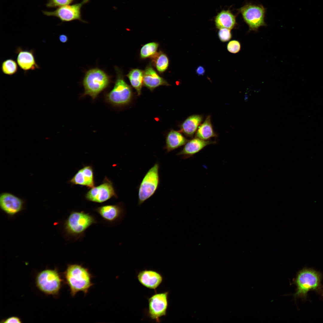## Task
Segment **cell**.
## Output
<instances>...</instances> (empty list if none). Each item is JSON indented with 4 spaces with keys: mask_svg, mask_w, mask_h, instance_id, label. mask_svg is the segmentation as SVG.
I'll use <instances>...</instances> for the list:
<instances>
[{
    "mask_svg": "<svg viewBox=\"0 0 323 323\" xmlns=\"http://www.w3.org/2000/svg\"><path fill=\"white\" fill-rule=\"evenodd\" d=\"M63 274L72 297L80 292L86 294L93 285L92 275L88 268L81 265L68 264Z\"/></svg>",
    "mask_w": 323,
    "mask_h": 323,
    "instance_id": "6da1fadb",
    "label": "cell"
},
{
    "mask_svg": "<svg viewBox=\"0 0 323 323\" xmlns=\"http://www.w3.org/2000/svg\"><path fill=\"white\" fill-rule=\"evenodd\" d=\"M322 278V273L313 269L304 268L299 271L293 281L296 287L295 292L293 294L294 298L305 300L310 291L319 293L322 287L321 284Z\"/></svg>",
    "mask_w": 323,
    "mask_h": 323,
    "instance_id": "7a4b0ae2",
    "label": "cell"
},
{
    "mask_svg": "<svg viewBox=\"0 0 323 323\" xmlns=\"http://www.w3.org/2000/svg\"><path fill=\"white\" fill-rule=\"evenodd\" d=\"M110 78L103 70L98 68L91 69L86 72L83 81V95H89L94 99L109 85Z\"/></svg>",
    "mask_w": 323,
    "mask_h": 323,
    "instance_id": "3957f363",
    "label": "cell"
},
{
    "mask_svg": "<svg viewBox=\"0 0 323 323\" xmlns=\"http://www.w3.org/2000/svg\"><path fill=\"white\" fill-rule=\"evenodd\" d=\"M97 222L95 218L89 213L73 211L65 221V231L68 235L78 238L83 235L89 227Z\"/></svg>",
    "mask_w": 323,
    "mask_h": 323,
    "instance_id": "277c9868",
    "label": "cell"
},
{
    "mask_svg": "<svg viewBox=\"0 0 323 323\" xmlns=\"http://www.w3.org/2000/svg\"><path fill=\"white\" fill-rule=\"evenodd\" d=\"M63 280L56 269H47L37 275L35 283L39 290L47 295H57L62 287Z\"/></svg>",
    "mask_w": 323,
    "mask_h": 323,
    "instance_id": "5b68a950",
    "label": "cell"
},
{
    "mask_svg": "<svg viewBox=\"0 0 323 323\" xmlns=\"http://www.w3.org/2000/svg\"><path fill=\"white\" fill-rule=\"evenodd\" d=\"M117 76L113 89L106 95L110 103L116 106L126 105L131 100L132 92L131 87L125 81L121 72L117 69Z\"/></svg>",
    "mask_w": 323,
    "mask_h": 323,
    "instance_id": "8992f818",
    "label": "cell"
},
{
    "mask_svg": "<svg viewBox=\"0 0 323 323\" xmlns=\"http://www.w3.org/2000/svg\"><path fill=\"white\" fill-rule=\"evenodd\" d=\"M159 164L155 163L143 179L138 188V205L153 196L157 189L159 182Z\"/></svg>",
    "mask_w": 323,
    "mask_h": 323,
    "instance_id": "52a82bcc",
    "label": "cell"
},
{
    "mask_svg": "<svg viewBox=\"0 0 323 323\" xmlns=\"http://www.w3.org/2000/svg\"><path fill=\"white\" fill-rule=\"evenodd\" d=\"M238 10L248 25L249 31H257L260 27L266 25L264 21L266 10L262 5L247 3Z\"/></svg>",
    "mask_w": 323,
    "mask_h": 323,
    "instance_id": "ba28073f",
    "label": "cell"
},
{
    "mask_svg": "<svg viewBox=\"0 0 323 323\" xmlns=\"http://www.w3.org/2000/svg\"><path fill=\"white\" fill-rule=\"evenodd\" d=\"M90 0H83L80 3L67 5L57 8L53 11H43V14L48 16L55 17L62 22H70L78 20L86 22L82 18L81 9L83 6Z\"/></svg>",
    "mask_w": 323,
    "mask_h": 323,
    "instance_id": "9c48e42d",
    "label": "cell"
},
{
    "mask_svg": "<svg viewBox=\"0 0 323 323\" xmlns=\"http://www.w3.org/2000/svg\"><path fill=\"white\" fill-rule=\"evenodd\" d=\"M168 294V292L156 293L148 299V315L157 322H160V318L166 315Z\"/></svg>",
    "mask_w": 323,
    "mask_h": 323,
    "instance_id": "30bf717a",
    "label": "cell"
},
{
    "mask_svg": "<svg viewBox=\"0 0 323 323\" xmlns=\"http://www.w3.org/2000/svg\"><path fill=\"white\" fill-rule=\"evenodd\" d=\"M85 197L89 201L102 203L112 197H118L112 183L106 179L100 185L91 188L86 193Z\"/></svg>",
    "mask_w": 323,
    "mask_h": 323,
    "instance_id": "8fae6325",
    "label": "cell"
},
{
    "mask_svg": "<svg viewBox=\"0 0 323 323\" xmlns=\"http://www.w3.org/2000/svg\"><path fill=\"white\" fill-rule=\"evenodd\" d=\"M23 206V201L12 194L4 192L0 195V207L9 215H13L19 212L22 209Z\"/></svg>",
    "mask_w": 323,
    "mask_h": 323,
    "instance_id": "7c38bea8",
    "label": "cell"
},
{
    "mask_svg": "<svg viewBox=\"0 0 323 323\" xmlns=\"http://www.w3.org/2000/svg\"><path fill=\"white\" fill-rule=\"evenodd\" d=\"M16 53L17 54L16 61L18 65L24 72L40 68L36 62L33 50H24L18 47Z\"/></svg>",
    "mask_w": 323,
    "mask_h": 323,
    "instance_id": "4fadbf2b",
    "label": "cell"
},
{
    "mask_svg": "<svg viewBox=\"0 0 323 323\" xmlns=\"http://www.w3.org/2000/svg\"><path fill=\"white\" fill-rule=\"evenodd\" d=\"M95 211L103 220L110 223L121 220L125 213L124 209L120 204L103 205L96 208Z\"/></svg>",
    "mask_w": 323,
    "mask_h": 323,
    "instance_id": "5bb4252c",
    "label": "cell"
},
{
    "mask_svg": "<svg viewBox=\"0 0 323 323\" xmlns=\"http://www.w3.org/2000/svg\"><path fill=\"white\" fill-rule=\"evenodd\" d=\"M137 278L142 285L151 289L157 288L163 280L162 276L158 272L147 269L140 271L137 275Z\"/></svg>",
    "mask_w": 323,
    "mask_h": 323,
    "instance_id": "9a60e30c",
    "label": "cell"
},
{
    "mask_svg": "<svg viewBox=\"0 0 323 323\" xmlns=\"http://www.w3.org/2000/svg\"><path fill=\"white\" fill-rule=\"evenodd\" d=\"M216 143L215 141L204 140L195 137L188 140L183 149L177 155L182 156L184 159L188 158L197 153L207 146Z\"/></svg>",
    "mask_w": 323,
    "mask_h": 323,
    "instance_id": "2e32d148",
    "label": "cell"
},
{
    "mask_svg": "<svg viewBox=\"0 0 323 323\" xmlns=\"http://www.w3.org/2000/svg\"><path fill=\"white\" fill-rule=\"evenodd\" d=\"M143 83V85L151 91L161 86L170 85L157 74L150 65L147 66L144 71Z\"/></svg>",
    "mask_w": 323,
    "mask_h": 323,
    "instance_id": "e0dca14e",
    "label": "cell"
},
{
    "mask_svg": "<svg viewBox=\"0 0 323 323\" xmlns=\"http://www.w3.org/2000/svg\"><path fill=\"white\" fill-rule=\"evenodd\" d=\"M69 182L72 184L85 186L90 188L94 187V173L92 167L86 166L79 170Z\"/></svg>",
    "mask_w": 323,
    "mask_h": 323,
    "instance_id": "ac0fdd59",
    "label": "cell"
},
{
    "mask_svg": "<svg viewBox=\"0 0 323 323\" xmlns=\"http://www.w3.org/2000/svg\"><path fill=\"white\" fill-rule=\"evenodd\" d=\"M202 120L203 116L202 115H191L180 125L179 131L187 136L192 138Z\"/></svg>",
    "mask_w": 323,
    "mask_h": 323,
    "instance_id": "d6986e66",
    "label": "cell"
},
{
    "mask_svg": "<svg viewBox=\"0 0 323 323\" xmlns=\"http://www.w3.org/2000/svg\"><path fill=\"white\" fill-rule=\"evenodd\" d=\"M216 27L219 29L227 28L230 30L237 25L236 16L229 10H223L218 13L214 18Z\"/></svg>",
    "mask_w": 323,
    "mask_h": 323,
    "instance_id": "ffe728a7",
    "label": "cell"
},
{
    "mask_svg": "<svg viewBox=\"0 0 323 323\" xmlns=\"http://www.w3.org/2000/svg\"><path fill=\"white\" fill-rule=\"evenodd\" d=\"M188 141L179 131L171 130L166 136L164 148L168 153L185 145Z\"/></svg>",
    "mask_w": 323,
    "mask_h": 323,
    "instance_id": "44dd1931",
    "label": "cell"
},
{
    "mask_svg": "<svg viewBox=\"0 0 323 323\" xmlns=\"http://www.w3.org/2000/svg\"><path fill=\"white\" fill-rule=\"evenodd\" d=\"M195 136V137L204 140H208L217 136L213 128L210 115L208 116L203 123L199 126Z\"/></svg>",
    "mask_w": 323,
    "mask_h": 323,
    "instance_id": "7402d4cb",
    "label": "cell"
},
{
    "mask_svg": "<svg viewBox=\"0 0 323 323\" xmlns=\"http://www.w3.org/2000/svg\"><path fill=\"white\" fill-rule=\"evenodd\" d=\"M126 76L129 78L132 86L135 89L138 95H140L143 85L144 71L138 69H133Z\"/></svg>",
    "mask_w": 323,
    "mask_h": 323,
    "instance_id": "603a6c76",
    "label": "cell"
},
{
    "mask_svg": "<svg viewBox=\"0 0 323 323\" xmlns=\"http://www.w3.org/2000/svg\"><path fill=\"white\" fill-rule=\"evenodd\" d=\"M153 63L159 73H163L168 68L169 61L166 54L161 51L157 52L151 57Z\"/></svg>",
    "mask_w": 323,
    "mask_h": 323,
    "instance_id": "cb8c5ba5",
    "label": "cell"
},
{
    "mask_svg": "<svg viewBox=\"0 0 323 323\" xmlns=\"http://www.w3.org/2000/svg\"><path fill=\"white\" fill-rule=\"evenodd\" d=\"M18 64L12 59H8L4 61L1 65V70L4 74L12 75L16 73L18 71Z\"/></svg>",
    "mask_w": 323,
    "mask_h": 323,
    "instance_id": "d4e9b609",
    "label": "cell"
},
{
    "mask_svg": "<svg viewBox=\"0 0 323 323\" xmlns=\"http://www.w3.org/2000/svg\"><path fill=\"white\" fill-rule=\"evenodd\" d=\"M159 44L156 42H151L144 45L141 48L140 55L141 58L145 59L151 57L157 52Z\"/></svg>",
    "mask_w": 323,
    "mask_h": 323,
    "instance_id": "484cf974",
    "label": "cell"
},
{
    "mask_svg": "<svg viewBox=\"0 0 323 323\" xmlns=\"http://www.w3.org/2000/svg\"><path fill=\"white\" fill-rule=\"evenodd\" d=\"M75 0H48L46 4V6L50 8L58 7L69 5Z\"/></svg>",
    "mask_w": 323,
    "mask_h": 323,
    "instance_id": "4316f807",
    "label": "cell"
},
{
    "mask_svg": "<svg viewBox=\"0 0 323 323\" xmlns=\"http://www.w3.org/2000/svg\"><path fill=\"white\" fill-rule=\"evenodd\" d=\"M218 36L220 40L222 42H225L228 41L232 37L231 30L227 28L219 29L218 32Z\"/></svg>",
    "mask_w": 323,
    "mask_h": 323,
    "instance_id": "83f0119b",
    "label": "cell"
},
{
    "mask_svg": "<svg viewBox=\"0 0 323 323\" xmlns=\"http://www.w3.org/2000/svg\"><path fill=\"white\" fill-rule=\"evenodd\" d=\"M241 44L237 40H234L230 41L227 45V49L230 52L236 54L240 50Z\"/></svg>",
    "mask_w": 323,
    "mask_h": 323,
    "instance_id": "f1b7e54d",
    "label": "cell"
},
{
    "mask_svg": "<svg viewBox=\"0 0 323 323\" xmlns=\"http://www.w3.org/2000/svg\"><path fill=\"white\" fill-rule=\"evenodd\" d=\"M1 323H18L22 322L21 319L18 317L12 316L1 320Z\"/></svg>",
    "mask_w": 323,
    "mask_h": 323,
    "instance_id": "f546056e",
    "label": "cell"
},
{
    "mask_svg": "<svg viewBox=\"0 0 323 323\" xmlns=\"http://www.w3.org/2000/svg\"><path fill=\"white\" fill-rule=\"evenodd\" d=\"M196 74L198 75H203L205 74V70L204 68L202 66H199L196 69Z\"/></svg>",
    "mask_w": 323,
    "mask_h": 323,
    "instance_id": "4dcf8cb0",
    "label": "cell"
},
{
    "mask_svg": "<svg viewBox=\"0 0 323 323\" xmlns=\"http://www.w3.org/2000/svg\"><path fill=\"white\" fill-rule=\"evenodd\" d=\"M59 39L60 42L63 43L66 42L68 40V36L64 34H62L59 36Z\"/></svg>",
    "mask_w": 323,
    "mask_h": 323,
    "instance_id": "1f68e13d",
    "label": "cell"
},
{
    "mask_svg": "<svg viewBox=\"0 0 323 323\" xmlns=\"http://www.w3.org/2000/svg\"><path fill=\"white\" fill-rule=\"evenodd\" d=\"M319 294H320L322 297V298L323 299V286L322 287V289L320 292L319 293Z\"/></svg>",
    "mask_w": 323,
    "mask_h": 323,
    "instance_id": "d6a6232c",
    "label": "cell"
}]
</instances>
